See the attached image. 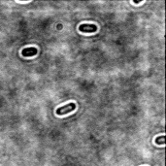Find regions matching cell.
I'll list each match as a JSON object with an SVG mask.
<instances>
[{"label": "cell", "mask_w": 166, "mask_h": 166, "mask_svg": "<svg viewBox=\"0 0 166 166\" xmlns=\"http://www.w3.org/2000/svg\"><path fill=\"white\" fill-rule=\"evenodd\" d=\"M37 52L38 51H37L36 48L30 47V48H27V49L22 50V56H33L36 55Z\"/></svg>", "instance_id": "3957f363"}, {"label": "cell", "mask_w": 166, "mask_h": 166, "mask_svg": "<svg viewBox=\"0 0 166 166\" xmlns=\"http://www.w3.org/2000/svg\"><path fill=\"white\" fill-rule=\"evenodd\" d=\"M155 144L158 145H164L165 144V136L162 135L160 137H157L155 138Z\"/></svg>", "instance_id": "277c9868"}, {"label": "cell", "mask_w": 166, "mask_h": 166, "mask_svg": "<svg viewBox=\"0 0 166 166\" xmlns=\"http://www.w3.org/2000/svg\"><path fill=\"white\" fill-rule=\"evenodd\" d=\"M76 109V104L71 102V103L67 104L65 106H61L59 108H57L56 110V114L58 116H64L68 113H70V112H73Z\"/></svg>", "instance_id": "6da1fadb"}, {"label": "cell", "mask_w": 166, "mask_h": 166, "mask_svg": "<svg viewBox=\"0 0 166 166\" xmlns=\"http://www.w3.org/2000/svg\"><path fill=\"white\" fill-rule=\"evenodd\" d=\"M79 30L83 33H93L97 31V26L93 23H84L79 26Z\"/></svg>", "instance_id": "7a4b0ae2"}]
</instances>
